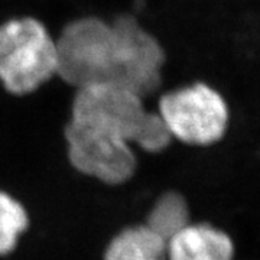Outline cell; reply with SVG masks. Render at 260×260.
I'll use <instances>...</instances> for the list:
<instances>
[{"instance_id":"obj_1","label":"cell","mask_w":260,"mask_h":260,"mask_svg":"<svg viewBox=\"0 0 260 260\" xmlns=\"http://www.w3.org/2000/svg\"><path fill=\"white\" fill-rule=\"evenodd\" d=\"M56 44V74L80 88L112 85L142 99L158 90L165 54L132 16L109 23L83 18L67 25Z\"/></svg>"},{"instance_id":"obj_2","label":"cell","mask_w":260,"mask_h":260,"mask_svg":"<svg viewBox=\"0 0 260 260\" xmlns=\"http://www.w3.org/2000/svg\"><path fill=\"white\" fill-rule=\"evenodd\" d=\"M70 120L106 132L148 153H159L172 142L158 113L148 112L140 95L120 87L80 88Z\"/></svg>"},{"instance_id":"obj_3","label":"cell","mask_w":260,"mask_h":260,"mask_svg":"<svg viewBox=\"0 0 260 260\" xmlns=\"http://www.w3.org/2000/svg\"><path fill=\"white\" fill-rule=\"evenodd\" d=\"M56 44L42 23L16 19L0 26V81L13 94H28L56 74Z\"/></svg>"},{"instance_id":"obj_4","label":"cell","mask_w":260,"mask_h":260,"mask_svg":"<svg viewBox=\"0 0 260 260\" xmlns=\"http://www.w3.org/2000/svg\"><path fill=\"white\" fill-rule=\"evenodd\" d=\"M158 114L172 139L189 146H211L223 139L230 126L225 99L204 83L165 94Z\"/></svg>"},{"instance_id":"obj_5","label":"cell","mask_w":260,"mask_h":260,"mask_svg":"<svg viewBox=\"0 0 260 260\" xmlns=\"http://www.w3.org/2000/svg\"><path fill=\"white\" fill-rule=\"evenodd\" d=\"M64 138L71 168L100 185H126L138 172L133 146L116 136L70 120Z\"/></svg>"},{"instance_id":"obj_6","label":"cell","mask_w":260,"mask_h":260,"mask_svg":"<svg viewBox=\"0 0 260 260\" xmlns=\"http://www.w3.org/2000/svg\"><path fill=\"white\" fill-rule=\"evenodd\" d=\"M229 233L211 223H191L167 242V260H234Z\"/></svg>"},{"instance_id":"obj_7","label":"cell","mask_w":260,"mask_h":260,"mask_svg":"<svg viewBox=\"0 0 260 260\" xmlns=\"http://www.w3.org/2000/svg\"><path fill=\"white\" fill-rule=\"evenodd\" d=\"M102 260H167V240L146 224H129L109 239Z\"/></svg>"},{"instance_id":"obj_8","label":"cell","mask_w":260,"mask_h":260,"mask_svg":"<svg viewBox=\"0 0 260 260\" xmlns=\"http://www.w3.org/2000/svg\"><path fill=\"white\" fill-rule=\"evenodd\" d=\"M191 221L188 198L178 189H167L152 201L143 224L168 242Z\"/></svg>"},{"instance_id":"obj_9","label":"cell","mask_w":260,"mask_h":260,"mask_svg":"<svg viewBox=\"0 0 260 260\" xmlns=\"http://www.w3.org/2000/svg\"><path fill=\"white\" fill-rule=\"evenodd\" d=\"M30 227V215L16 197L0 189V257L18 249L20 239Z\"/></svg>"}]
</instances>
